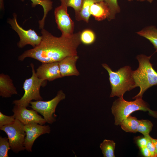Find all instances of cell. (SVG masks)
Here are the masks:
<instances>
[{"label":"cell","mask_w":157,"mask_h":157,"mask_svg":"<svg viewBox=\"0 0 157 157\" xmlns=\"http://www.w3.org/2000/svg\"><path fill=\"white\" fill-rule=\"evenodd\" d=\"M78 58L77 55L67 56L59 61L60 72L62 77L78 76L80 73L76 66Z\"/></svg>","instance_id":"cell-13"},{"label":"cell","mask_w":157,"mask_h":157,"mask_svg":"<svg viewBox=\"0 0 157 157\" xmlns=\"http://www.w3.org/2000/svg\"><path fill=\"white\" fill-rule=\"evenodd\" d=\"M108 73L111 88L110 97L115 96L123 98L124 94L135 88L132 76V70L129 66H126L114 71L106 64H102Z\"/></svg>","instance_id":"cell-3"},{"label":"cell","mask_w":157,"mask_h":157,"mask_svg":"<svg viewBox=\"0 0 157 157\" xmlns=\"http://www.w3.org/2000/svg\"><path fill=\"white\" fill-rule=\"evenodd\" d=\"M139 123V120L136 117L130 115L121 122L119 125L126 132L135 133L137 132Z\"/></svg>","instance_id":"cell-19"},{"label":"cell","mask_w":157,"mask_h":157,"mask_svg":"<svg viewBox=\"0 0 157 157\" xmlns=\"http://www.w3.org/2000/svg\"><path fill=\"white\" fill-rule=\"evenodd\" d=\"M96 2L97 1L95 0H83L82 6L80 10L75 14L76 20H83L88 23L91 15L90 13V7Z\"/></svg>","instance_id":"cell-18"},{"label":"cell","mask_w":157,"mask_h":157,"mask_svg":"<svg viewBox=\"0 0 157 157\" xmlns=\"http://www.w3.org/2000/svg\"><path fill=\"white\" fill-rule=\"evenodd\" d=\"M137 34L149 40L157 52V28L153 26L146 27L137 32Z\"/></svg>","instance_id":"cell-16"},{"label":"cell","mask_w":157,"mask_h":157,"mask_svg":"<svg viewBox=\"0 0 157 157\" xmlns=\"http://www.w3.org/2000/svg\"><path fill=\"white\" fill-rule=\"evenodd\" d=\"M115 143L113 140L105 139L101 143L100 147L104 157H115Z\"/></svg>","instance_id":"cell-20"},{"label":"cell","mask_w":157,"mask_h":157,"mask_svg":"<svg viewBox=\"0 0 157 157\" xmlns=\"http://www.w3.org/2000/svg\"><path fill=\"white\" fill-rule=\"evenodd\" d=\"M15 119L14 115L8 116L0 112V127L10 124L13 122Z\"/></svg>","instance_id":"cell-26"},{"label":"cell","mask_w":157,"mask_h":157,"mask_svg":"<svg viewBox=\"0 0 157 157\" xmlns=\"http://www.w3.org/2000/svg\"><path fill=\"white\" fill-rule=\"evenodd\" d=\"M152 55L147 56L140 54L137 56L139 66L137 69L132 71V75L135 88L139 87L140 89L139 92L133 99L142 98L143 94L148 89L157 85V72L150 61Z\"/></svg>","instance_id":"cell-2"},{"label":"cell","mask_w":157,"mask_h":157,"mask_svg":"<svg viewBox=\"0 0 157 157\" xmlns=\"http://www.w3.org/2000/svg\"><path fill=\"white\" fill-rule=\"evenodd\" d=\"M133 101H128L123 98H119L113 102L111 110L114 117L115 125H119L131 113L137 110L148 111L151 115L157 118V112L151 110L142 98L137 97Z\"/></svg>","instance_id":"cell-4"},{"label":"cell","mask_w":157,"mask_h":157,"mask_svg":"<svg viewBox=\"0 0 157 157\" xmlns=\"http://www.w3.org/2000/svg\"><path fill=\"white\" fill-rule=\"evenodd\" d=\"M8 22L19 37L20 40L17 43V46L19 48H23L27 45H30L34 48L41 42L42 38V36L38 35L34 30L31 29L25 30L18 24L17 15L15 13L13 14L12 19L8 20Z\"/></svg>","instance_id":"cell-8"},{"label":"cell","mask_w":157,"mask_h":157,"mask_svg":"<svg viewBox=\"0 0 157 157\" xmlns=\"http://www.w3.org/2000/svg\"><path fill=\"white\" fill-rule=\"evenodd\" d=\"M61 3L65 5L67 7H70L74 10L75 14L80 10L82 4L83 0H60Z\"/></svg>","instance_id":"cell-25"},{"label":"cell","mask_w":157,"mask_h":157,"mask_svg":"<svg viewBox=\"0 0 157 157\" xmlns=\"http://www.w3.org/2000/svg\"><path fill=\"white\" fill-rule=\"evenodd\" d=\"M152 140L155 146L156 152L157 155V139H155L152 138Z\"/></svg>","instance_id":"cell-30"},{"label":"cell","mask_w":157,"mask_h":157,"mask_svg":"<svg viewBox=\"0 0 157 157\" xmlns=\"http://www.w3.org/2000/svg\"><path fill=\"white\" fill-rule=\"evenodd\" d=\"M24 128L26 133L24 146L25 149L30 152L32 151L33 144L37 138L42 134L49 133L51 131L49 125L43 126L36 123L25 125Z\"/></svg>","instance_id":"cell-11"},{"label":"cell","mask_w":157,"mask_h":157,"mask_svg":"<svg viewBox=\"0 0 157 157\" xmlns=\"http://www.w3.org/2000/svg\"><path fill=\"white\" fill-rule=\"evenodd\" d=\"M147 142V138L146 136L140 138L137 140V143L140 148L146 147Z\"/></svg>","instance_id":"cell-28"},{"label":"cell","mask_w":157,"mask_h":157,"mask_svg":"<svg viewBox=\"0 0 157 157\" xmlns=\"http://www.w3.org/2000/svg\"><path fill=\"white\" fill-rule=\"evenodd\" d=\"M24 126L15 119L12 124L0 127V129L5 132L8 136L11 149L17 153L25 149L24 142L26 133Z\"/></svg>","instance_id":"cell-6"},{"label":"cell","mask_w":157,"mask_h":157,"mask_svg":"<svg viewBox=\"0 0 157 157\" xmlns=\"http://www.w3.org/2000/svg\"><path fill=\"white\" fill-rule=\"evenodd\" d=\"M153 126V124L149 120H139L137 131L142 133L144 136L147 135L151 131Z\"/></svg>","instance_id":"cell-23"},{"label":"cell","mask_w":157,"mask_h":157,"mask_svg":"<svg viewBox=\"0 0 157 157\" xmlns=\"http://www.w3.org/2000/svg\"><path fill=\"white\" fill-rule=\"evenodd\" d=\"M12 111L15 118L24 125L33 123L43 125L46 122L36 111L32 109H28L25 106L15 105Z\"/></svg>","instance_id":"cell-10"},{"label":"cell","mask_w":157,"mask_h":157,"mask_svg":"<svg viewBox=\"0 0 157 157\" xmlns=\"http://www.w3.org/2000/svg\"><path fill=\"white\" fill-rule=\"evenodd\" d=\"M95 38L94 32L90 29H85L80 34L81 41L85 44L89 45L93 43L94 42Z\"/></svg>","instance_id":"cell-21"},{"label":"cell","mask_w":157,"mask_h":157,"mask_svg":"<svg viewBox=\"0 0 157 157\" xmlns=\"http://www.w3.org/2000/svg\"><path fill=\"white\" fill-rule=\"evenodd\" d=\"M67 8L61 3L54 10V15L58 28L61 32L62 35L70 36L73 33L74 22L70 18L67 12Z\"/></svg>","instance_id":"cell-9"},{"label":"cell","mask_w":157,"mask_h":157,"mask_svg":"<svg viewBox=\"0 0 157 157\" xmlns=\"http://www.w3.org/2000/svg\"><path fill=\"white\" fill-rule=\"evenodd\" d=\"M97 2H100L102 1H104L105 0H95Z\"/></svg>","instance_id":"cell-33"},{"label":"cell","mask_w":157,"mask_h":157,"mask_svg":"<svg viewBox=\"0 0 157 157\" xmlns=\"http://www.w3.org/2000/svg\"><path fill=\"white\" fill-rule=\"evenodd\" d=\"M3 0H0V8L1 9H3Z\"/></svg>","instance_id":"cell-31"},{"label":"cell","mask_w":157,"mask_h":157,"mask_svg":"<svg viewBox=\"0 0 157 157\" xmlns=\"http://www.w3.org/2000/svg\"><path fill=\"white\" fill-rule=\"evenodd\" d=\"M144 136H146L147 138V142L146 147L150 152L151 157H157L155 146L152 142V138L149 134Z\"/></svg>","instance_id":"cell-27"},{"label":"cell","mask_w":157,"mask_h":157,"mask_svg":"<svg viewBox=\"0 0 157 157\" xmlns=\"http://www.w3.org/2000/svg\"><path fill=\"white\" fill-rule=\"evenodd\" d=\"M66 97L63 91H58L56 96L51 100L31 101L30 107L42 115L46 122L52 124L56 121L54 114L56 108L58 103L64 99Z\"/></svg>","instance_id":"cell-7"},{"label":"cell","mask_w":157,"mask_h":157,"mask_svg":"<svg viewBox=\"0 0 157 157\" xmlns=\"http://www.w3.org/2000/svg\"><path fill=\"white\" fill-rule=\"evenodd\" d=\"M30 66L32 69V76L25 80L23 86L24 94L20 99L13 101V104L15 105L27 107L32 100H42L43 99L40 94V89L41 86L45 85L46 81L38 77L33 63H31Z\"/></svg>","instance_id":"cell-5"},{"label":"cell","mask_w":157,"mask_h":157,"mask_svg":"<svg viewBox=\"0 0 157 157\" xmlns=\"http://www.w3.org/2000/svg\"><path fill=\"white\" fill-rule=\"evenodd\" d=\"M35 73L39 78L49 81L62 77L59 62L42 63L37 69Z\"/></svg>","instance_id":"cell-12"},{"label":"cell","mask_w":157,"mask_h":157,"mask_svg":"<svg viewBox=\"0 0 157 157\" xmlns=\"http://www.w3.org/2000/svg\"><path fill=\"white\" fill-rule=\"evenodd\" d=\"M11 149L8 138L0 137V157H8V152Z\"/></svg>","instance_id":"cell-24"},{"label":"cell","mask_w":157,"mask_h":157,"mask_svg":"<svg viewBox=\"0 0 157 157\" xmlns=\"http://www.w3.org/2000/svg\"><path fill=\"white\" fill-rule=\"evenodd\" d=\"M42 37L37 46L27 50L19 56L18 60H24L30 58L42 63L59 62L68 56L77 55V49L81 42V32L72 35L60 37L53 35L44 28L41 32Z\"/></svg>","instance_id":"cell-1"},{"label":"cell","mask_w":157,"mask_h":157,"mask_svg":"<svg viewBox=\"0 0 157 157\" xmlns=\"http://www.w3.org/2000/svg\"><path fill=\"white\" fill-rule=\"evenodd\" d=\"M138 1H147L150 3H151L154 0H136Z\"/></svg>","instance_id":"cell-32"},{"label":"cell","mask_w":157,"mask_h":157,"mask_svg":"<svg viewBox=\"0 0 157 157\" xmlns=\"http://www.w3.org/2000/svg\"><path fill=\"white\" fill-rule=\"evenodd\" d=\"M18 94L13 80L7 74H0V96L3 98H9Z\"/></svg>","instance_id":"cell-14"},{"label":"cell","mask_w":157,"mask_h":157,"mask_svg":"<svg viewBox=\"0 0 157 157\" xmlns=\"http://www.w3.org/2000/svg\"><path fill=\"white\" fill-rule=\"evenodd\" d=\"M126 0L129 1H133V0Z\"/></svg>","instance_id":"cell-34"},{"label":"cell","mask_w":157,"mask_h":157,"mask_svg":"<svg viewBox=\"0 0 157 157\" xmlns=\"http://www.w3.org/2000/svg\"><path fill=\"white\" fill-rule=\"evenodd\" d=\"M104 1L107 4L110 10V15L108 19L111 20L115 18L116 14L120 12V7L117 0H105Z\"/></svg>","instance_id":"cell-22"},{"label":"cell","mask_w":157,"mask_h":157,"mask_svg":"<svg viewBox=\"0 0 157 157\" xmlns=\"http://www.w3.org/2000/svg\"><path fill=\"white\" fill-rule=\"evenodd\" d=\"M90 13L98 21L108 19L110 15L108 6L104 1L93 3L90 7Z\"/></svg>","instance_id":"cell-15"},{"label":"cell","mask_w":157,"mask_h":157,"mask_svg":"<svg viewBox=\"0 0 157 157\" xmlns=\"http://www.w3.org/2000/svg\"><path fill=\"white\" fill-rule=\"evenodd\" d=\"M23 1L24 0H21ZM32 2L31 6L33 7H35L38 5H40L43 7L44 11L43 17L41 20L39 21V28H43L45 21L46 16L49 11L52 8L53 1L51 0H31Z\"/></svg>","instance_id":"cell-17"},{"label":"cell","mask_w":157,"mask_h":157,"mask_svg":"<svg viewBox=\"0 0 157 157\" xmlns=\"http://www.w3.org/2000/svg\"><path fill=\"white\" fill-rule=\"evenodd\" d=\"M140 149L141 153L144 156L146 157H151L150 152L146 147H143Z\"/></svg>","instance_id":"cell-29"}]
</instances>
